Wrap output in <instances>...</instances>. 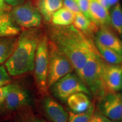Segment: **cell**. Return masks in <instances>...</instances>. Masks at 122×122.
<instances>
[{"mask_svg":"<svg viewBox=\"0 0 122 122\" xmlns=\"http://www.w3.org/2000/svg\"><path fill=\"white\" fill-rule=\"evenodd\" d=\"M103 62L100 53H96L83 67L76 72L89 90L91 96L98 101L109 93L103 80Z\"/></svg>","mask_w":122,"mask_h":122,"instance_id":"obj_3","label":"cell"},{"mask_svg":"<svg viewBox=\"0 0 122 122\" xmlns=\"http://www.w3.org/2000/svg\"><path fill=\"white\" fill-rule=\"evenodd\" d=\"M95 41L122 55V41L107 26H100L96 32Z\"/></svg>","mask_w":122,"mask_h":122,"instance_id":"obj_12","label":"cell"},{"mask_svg":"<svg viewBox=\"0 0 122 122\" xmlns=\"http://www.w3.org/2000/svg\"><path fill=\"white\" fill-rule=\"evenodd\" d=\"M100 112L112 120H122V94L109 93L99 101Z\"/></svg>","mask_w":122,"mask_h":122,"instance_id":"obj_9","label":"cell"},{"mask_svg":"<svg viewBox=\"0 0 122 122\" xmlns=\"http://www.w3.org/2000/svg\"><path fill=\"white\" fill-rule=\"evenodd\" d=\"M112 122H122V120H117V121H113Z\"/></svg>","mask_w":122,"mask_h":122,"instance_id":"obj_32","label":"cell"},{"mask_svg":"<svg viewBox=\"0 0 122 122\" xmlns=\"http://www.w3.org/2000/svg\"><path fill=\"white\" fill-rule=\"evenodd\" d=\"M95 44L99 53L105 61L112 65H120L122 63V54L105 46L97 41H95Z\"/></svg>","mask_w":122,"mask_h":122,"instance_id":"obj_20","label":"cell"},{"mask_svg":"<svg viewBox=\"0 0 122 122\" xmlns=\"http://www.w3.org/2000/svg\"><path fill=\"white\" fill-rule=\"evenodd\" d=\"M122 76V66L110 64L103 59V77L108 92H117L121 89Z\"/></svg>","mask_w":122,"mask_h":122,"instance_id":"obj_10","label":"cell"},{"mask_svg":"<svg viewBox=\"0 0 122 122\" xmlns=\"http://www.w3.org/2000/svg\"><path fill=\"white\" fill-rule=\"evenodd\" d=\"M75 14L66 7L59 9L53 14L51 22L53 25L66 26L71 25L74 22Z\"/></svg>","mask_w":122,"mask_h":122,"instance_id":"obj_19","label":"cell"},{"mask_svg":"<svg viewBox=\"0 0 122 122\" xmlns=\"http://www.w3.org/2000/svg\"><path fill=\"white\" fill-rule=\"evenodd\" d=\"M22 114L18 122H49L30 112H24Z\"/></svg>","mask_w":122,"mask_h":122,"instance_id":"obj_23","label":"cell"},{"mask_svg":"<svg viewBox=\"0 0 122 122\" xmlns=\"http://www.w3.org/2000/svg\"><path fill=\"white\" fill-rule=\"evenodd\" d=\"M94 111V106L93 103L89 109L83 112L76 113L70 111L68 122H89Z\"/></svg>","mask_w":122,"mask_h":122,"instance_id":"obj_22","label":"cell"},{"mask_svg":"<svg viewBox=\"0 0 122 122\" xmlns=\"http://www.w3.org/2000/svg\"><path fill=\"white\" fill-rule=\"evenodd\" d=\"M113 121L110 119L100 112H95L92 116L89 122H112Z\"/></svg>","mask_w":122,"mask_h":122,"instance_id":"obj_27","label":"cell"},{"mask_svg":"<svg viewBox=\"0 0 122 122\" xmlns=\"http://www.w3.org/2000/svg\"><path fill=\"white\" fill-rule=\"evenodd\" d=\"M42 35L37 28L25 29L20 33L13 53L5 63L10 75H22L33 70L36 50Z\"/></svg>","mask_w":122,"mask_h":122,"instance_id":"obj_2","label":"cell"},{"mask_svg":"<svg viewBox=\"0 0 122 122\" xmlns=\"http://www.w3.org/2000/svg\"><path fill=\"white\" fill-rule=\"evenodd\" d=\"M47 36L68 58L76 72L80 70L93 55L99 53L89 36L74 25L49 27Z\"/></svg>","mask_w":122,"mask_h":122,"instance_id":"obj_1","label":"cell"},{"mask_svg":"<svg viewBox=\"0 0 122 122\" xmlns=\"http://www.w3.org/2000/svg\"><path fill=\"white\" fill-rule=\"evenodd\" d=\"M74 70L65 54L48 39V89L63 76Z\"/></svg>","mask_w":122,"mask_h":122,"instance_id":"obj_4","label":"cell"},{"mask_svg":"<svg viewBox=\"0 0 122 122\" xmlns=\"http://www.w3.org/2000/svg\"><path fill=\"white\" fill-rule=\"evenodd\" d=\"M73 23L77 30L89 36L93 33H96L98 30V25L81 13L75 14Z\"/></svg>","mask_w":122,"mask_h":122,"instance_id":"obj_17","label":"cell"},{"mask_svg":"<svg viewBox=\"0 0 122 122\" xmlns=\"http://www.w3.org/2000/svg\"><path fill=\"white\" fill-rule=\"evenodd\" d=\"M110 23L116 31L122 35V7L119 3L115 5L111 10Z\"/></svg>","mask_w":122,"mask_h":122,"instance_id":"obj_21","label":"cell"},{"mask_svg":"<svg viewBox=\"0 0 122 122\" xmlns=\"http://www.w3.org/2000/svg\"><path fill=\"white\" fill-rule=\"evenodd\" d=\"M11 78L10 74L5 66L0 65V86H5L10 83Z\"/></svg>","mask_w":122,"mask_h":122,"instance_id":"obj_24","label":"cell"},{"mask_svg":"<svg viewBox=\"0 0 122 122\" xmlns=\"http://www.w3.org/2000/svg\"><path fill=\"white\" fill-rule=\"evenodd\" d=\"M121 89H122V87H121Z\"/></svg>","mask_w":122,"mask_h":122,"instance_id":"obj_33","label":"cell"},{"mask_svg":"<svg viewBox=\"0 0 122 122\" xmlns=\"http://www.w3.org/2000/svg\"></svg>","mask_w":122,"mask_h":122,"instance_id":"obj_34","label":"cell"},{"mask_svg":"<svg viewBox=\"0 0 122 122\" xmlns=\"http://www.w3.org/2000/svg\"><path fill=\"white\" fill-rule=\"evenodd\" d=\"M63 3L66 8L72 11L75 14L81 13L80 7L76 0H63Z\"/></svg>","mask_w":122,"mask_h":122,"instance_id":"obj_26","label":"cell"},{"mask_svg":"<svg viewBox=\"0 0 122 122\" xmlns=\"http://www.w3.org/2000/svg\"><path fill=\"white\" fill-rule=\"evenodd\" d=\"M36 7L44 21L49 22L55 12L63 6L62 0H36Z\"/></svg>","mask_w":122,"mask_h":122,"instance_id":"obj_15","label":"cell"},{"mask_svg":"<svg viewBox=\"0 0 122 122\" xmlns=\"http://www.w3.org/2000/svg\"><path fill=\"white\" fill-rule=\"evenodd\" d=\"M34 76L36 86L40 93L46 96L48 87V38L47 35H42L35 56Z\"/></svg>","mask_w":122,"mask_h":122,"instance_id":"obj_5","label":"cell"},{"mask_svg":"<svg viewBox=\"0 0 122 122\" xmlns=\"http://www.w3.org/2000/svg\"><path fill=\"white\" fill-rule=\"evenodd\" d=\"M4 1L10 5L15 6L24 3L25 2V0H4Z\"/></svg>","mask_w":122,"mask_h":122,"instance_id":"obj_28","label":"cell"},{"mask_svg":"<svg viewBox=\"0 0 122 122\" xmlns=\"http://www.w3.org/2000/svg\"><path fill=\"white\" fill-rule=\"evenodd\" d=\"M89 3L92 20L100 27L111 24L110 14L108 9L96 0H89Z\"/></svg>","mask_w":122,"mask_h":122,"instance_id":"obj_13","label":"cell"},{"mask_svg":"<svg viewBox=\"0 0 122 122\" xmlns=\"http://www.w3.org/2000/svg\"><path fill=\"white\" fill-rule=\"evenodd\" d=\"M90 96L83 92H79L71 95L67 100L68 107L76 113L83 112L89 109L92 104Z\"/></svg>","mask_w":122,"mask_h":122,"instance_id":"obj_14","label":"cell"},{"mask_svg":"<svg viewBox=\"0 0 122 122\" xmlns=\"http://www.w3.org/2000/svg\"><path fill=\"white\" fill-rule=\"evenodd\" d=\"M6 86V94L3 103L7 110L26 109L32 104L33 97L26 88L15 83H10Z\"/></svg>","mask_w":122,"mask_h":122,"instance_id":"obj_8","label":"cell"},{"mask_svg":"<svg viewBox=\"0 0 122 122\" xmlns=\"http://www.w3.org/2000/svg\"><path fill=\"white\" fill-rule=\"evenodd\" d=\"M55 98L62 102H66L72 94L83 92L91 97L88 88L77 74L69 73L61 78L49 88V92Z\"/></svg>","mask_w":122,"mask_h":122,"instance_id":"obj_6","label":"cell"},{"mask_svg":"<svg viewBox=\"0 0 122 122\" xmlns=\"http://www.w3.org/2000/svg\"><path fill=\"white\" fill-rule=\"evenodd\" d=\"M76 1L80 7L81 13L92 20L91 13H90L89 0H76Z\"/></svg>","mask_w":122,"mask_h":122,"instance_id":"obj_25","label":"cell"},{"mask_svg":"<svg viewBox=\"0 0 122 122\" xmlns=\"http://www.w3.org/2000/svg\"><path fill=\"white\" fill-rule=\"evenodd\" d=\"M119 0H109V5L110 8L112 6H114L118 3Z\"/></svg>","mask_w":122,"mask_h":122,"instance_id":"obj_31","label":"cell"},{"mask_svg":"<svg viewBox=\"0 0 122 122\" xmlns=\"http://www.w3.org/2000/svg\"><path fill=\"white\" fill-rule=\"evenodd\" d=\"M20 33V30L11 19L7 12L0 13V37L16 36Z\"/></svg>","mask_w":122,"mask_h":122,"instance_id":"obj_16","label":"cell"},{"mask_svg":"<svg viewBox=\"0 0 122 122\" xmlns=\"http://www.w3.org/2000/svg\"><path fill=\"white\" fill-rule=\"evenodd\" d=\"M9 8L10 7L5 4L4 0H0V13L7 12Z\"/></svg>","mask_w":122,"mask_h":122,"instance_id":"obj_29","label":"cell"},{"mask_svg":"<svg viewBox=\"0 0 122 122\" xmlns=\"http://www.w3.org/2000/svg\"><path fill=\"white\" fill-rule=\"evenodd\" d=\"M10 15L15 23L25 29L38 28L42 23L41 14L30 1L15 6Z\"/></svg>","mask_w":122,"mask_h":122,"instance_id":"obj_7","label":"cell"},{"mask_svg":"<svg viewBox=\"0 0 122 122\" xmlns=\"http://www.w3.org/2000/svg\"><path fill=\"white\" fill-rule=\"evenodd\" d=\"M97 1L103 6L105 7H106L107 9H109L110 7L109 5V0H96Z\"/></svg>","mask_w":122,"mask_h":122,"instance_id":"obj_30","label":"cell"},{"mask_svg":"<svg viewBox=\"0 0 122 122\" xmlns=\"http://www.w3.org/2000/svg\"><path fill=\"white\" fill-rule=\"evenodd\" d=\"M42 108L50 122H68V112L51 97L45 96L42 101Z\"/></svg>","mask_w":122,"mask_h":122,"instance_id":"obj_11","label":"cell"},{"mask_svg":"<svg viewBox=\"0 0 122 122\" xmlns=\"http://www.w3.org/2000/svg\"><path fill=\"white\" fill-rule=\"evenodd\" d=\"M18 37L16 36L0 37V65L9 59L15 48Z\"/></svg>","mask_w":122,"mask_h":122,"instance_id":"obj_18","label":"cell"}]
</instances>
